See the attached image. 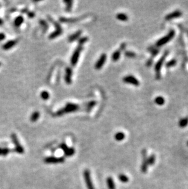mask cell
<instances>
[{"label": "cell", "mask_w": 188, "mask_h": 189, "mask_svg": "<svg viewBox=\"0 0 188 189\" xmlns=\"http://www.w3.org/2000/svg\"><path fill=\"white\" fill-rule=\"evenodd\" d=\"M79 109V106L78 105L75 104H71V103H67L65 106L62 109L57 111V116H62L65 113H69L70 112L75 111Z\"/></svg>", "instance_id": "6da1fadb"}, {"label": "cell", "mask_w": 188, "mask_h": 189, "mask_svg": "<svg viewBox=\"0 0 188 189\" xmlns=\"http://www.w3.org/2000/svg\"><path fill=\"white\" fill-rule=\"evenodd\" d=\"M175 34V32L174 30H170L169 31V33L167 34L166 36H164L163 37H162L158 40L157 42H156V45L158 47H161L162 45H164L167 42H169L170 40L172 39L174 37Z\"/></svg>", "instance_id": "7a4b0ae2"}, {"label": "cell", "mask_w": 188, "mask_h": 189, "mask_svg": "<svg viewBox=\"0 0 188 189\" xmlns=\"http://www.w3.org/2000/svg\"><path fill=\"white\" fill-rule=\"evenodd\" d=\"M169 53V51H165L164 53L163 56L161 57V58L158 60V61L156 62V64H155V67H154V70H155L156 72V79H159L160 77H161V75H160V71H161V67L163 66V64L164 62V60L166 56L168 55Z\"/></svg>", "instance_id": "3957f363"}, {"label": "cell", "mask_w": 188, "mask_h": 189, "mask_svg": "<svg viewBox=\"0 0 188 189\" xmlns=\"http://www.w3.org/2000/svg\"><path fill=\"white\" fill-rule=\"evenodd\" d=\"M83 49L82 48V45H78V47L76 48L75 50L73 52L72 56L71 58V64L73 66H76V64L78 62L79 57H80V53L81 52V51Z\"/></svg>", "instance_id": "277c9868"}, {"label": "cell", "mask_w": 188, "mask_h": 189, "mask_svg": "<svg viewBox=\"0 0 188 189\" xmlns=\"http://www.w3.org/2000/svg\"><path fill=\"white\" fill-rule=\"evenodd\" d=\"M65 161V157H56L53 156L47 157L44 159V162L48 164H56V163H62Z\"/></svg>", "instance_id": "5b68a950"}, {"label": "cell", "mask_w": 188, "mask_h": 189, "mask_svg": "<svg viewBox=\"0 0 188 189\" xmlns=\"http://www.w3.org/2000/svg\"><path fill=\"white\" fill-rule=\"evenodd\" d=\"M83 175L87 189H95L92 182L91 172H90V171L89 170H84V171L83 172Z\"/></svg>", "instance_id": "8992f818"}, {"label": "cell", "mask_w": 188, "mask_h": 189, "mask_svg": "<svg viewBox=\"0 0 188 189\" xmlns=\"http://www.w3.org/2000/svg\"><path fill=\"white\" fill-rule=\"evenodd\" d=\"M142 155L143 157V160L141 165V171L142 173H146L148 170V161H147V152L146 149L142 150Z\"/></svg>", "instance_id": "52a82bcc"}, {"label": "cell", "mask_w": 188, "mask_h": 189, "mask_svg": "<svg viewBox=\"0 0 188 189\" xmlns=\"http://www.w3.org/2000/svg\"><path fill=\"white\" fill-rule=\"evenodd\" d=\"M123 81L126 83L131 84L132 85L138 86H139L140 83L139 81L137 80V78H136L135 77L133 76V75H127V76H125L123 77Z\"/></svg>", "instance_id": "ba28073f"}, {"label": "cell", "mask_w": 188, "mask_h": 189, "mask_svg": "<svg viewBox=\"0 0 188 189\" xmlns=\"http://www.w3.org/2000/svg\"><path fill=\"white\" fill-rule=\"evenodd\" d=\"M60 148L63 150L66 157H71L75 153V150L73 148H69L65 143H62L60 145Z\"/></svg>", "instance_id": "9c48e42d"}, {"label": "cell", "mask_w": 188, "mask_h": 189, "mask_svg": "<svg viewBox=\"0 0 188 189\" xmlns=\"http://www.w3.org/2000/svg\"><path fill=\"white\" fill-rule=\"evenodd\" d=\"M106 58H107L106 55L105 54V53H103V54L100 56V57H99L98 60L97 62H96L95 65V69L97 70L101 69V67L104 66L105 62H106Z\"/></svg>", "instance_id": "30bf717a"}, {"label": "cell", "mask_w": 188, "mask_h": 189, "mask_svg": "<svg viewBox=\"0 0 188 189\" xmlns=\"http://www.w3.org/2000/svg\"><path fill=\"white\" fill-rule=\"evenodd\" d=\"M182 15V12L179 10H174V12L170 13V14H167L166 16L165 17V19L166 20H170L173 19V18L179 17Z\"/></svg>", "instance_id": "8fae6325"}, {"label": "cell", "mask_w": 188, "mask_h": 189, "mask_svg": "<svg viewBox=\"0 0 188 189\" xmlns=\"http://www.w3.org/2000/svg\"><path fill=\"white\" fill-rule=\"evenodd\" d=\"M17 43V40H9L7 42H5L3 45L2 46V48L4 50H9L12 47H14L15 45Z\"/></svg>", "instance_id": "7c38bea8"}, {"label": "cell", "mask_w": 188, "mask_h": 189, "mask_svg": "<svg viewBox=\"0 0 188 189\" xmlns=\"http://www.w3.org/2000/svg\"><path fill=\"white\" fill-rule=\"evenodd\" d=\"M65 81L68 84H70L71 83V75H72V70L71 68L67 67L65 70Z\"/></svg>", "instance_id": "4fadbf2b"}, {"label": "cell", "mask_w": 188, "mask_h": 189, "mask_svg": "<svg viewBox=\"0 0 188 189\" xmlns=\"http://www.w3.org/2000/svg\"><path fill=\"white\" fill-rule=\"evenodd\" d=\"M81 33H82L81 31H78L77 32L75 33V34L71 35V36L69 37V41L70 42H71L77 40L80 37Z\"/></svg>", "instance_id": "5bb4252c"}, {"label": "cell", "mask_w": 188, "mask_h": 189, "mask_svg": "<svg viewBox=\"0 0 188 189\" xmlns=\"http://www.w3.org/2000/svg\"><path fill=\"white\" fill-rule=\"evenodd\" d=\"M121 50L120 49H118L116 51H114L113 53H112L111 58H112V60L113 61H114V62L117 61L119 60L120 56V54H121Z\"/></svg>", "instance_id": "9a60e30c"}, {"label": "cell", "mask_w": 188, "mask_h": 189, "mask_svg": "<svg viewBox=\"0 0 188 189\" xmlns=\"http://www.w3.org/2000/svg\"><path fill=\"white\" fill-rule=\"evenodd\" d=\"M106 183L109 189H115V185L114 179L111 177H109L106 179Z\"/></svg>", "instance_id": "2e32d148"}, {"label": "cell", "mask_w": 188, "mask_h": 189, "mask_svg": "<svg viewBox=\"0 0 188 189\" xmlns=\"http://www.w3.org/2000/svg\"><path fill=\"white\" fill-rule=\"evenodd\" d=\"M116 18L120 21H126L128 20V17L125 13H119L116 15Z\"/></svg>", "instance_id": "e0dca14e"}, {"label": "cell", "mask_w": 188, "mask_h": 189, "mask_svg": "<svg viewBox=\"0 0 188 189\" xmlns=\"http://www.w3.org/2000/svg\"><path fill=\"white\" fill-rule=\"evenodd\" d=\"M180 127L181 128H185L188 125V116L185 117L181 119L178 123Z\"/></svg>", "instance_id": "ac0fdd59"}, {"label": "cell", "mask_w": 188, "mask_h": 189, "mask_svg": "<svg viewBox=\"0 0 188 189\" xmlns=\"http://www.w3.org/2000/svg\"><path fill=\"white\" fill-rule=\"evenodd\" d=\"M154 103L157 104L158 105H163L165 103V99L163 96L159 95V96H157L154 99Z\"/></svg>", "instance_id": "d6986e66"}, {"label": "cell", "mask_w": 188, "mask_h": 189, "mask_svg": "<svg viewBox=\"0 0 188 189\" xmlns=\"http://www.w3.org/2000/svg\"><path fill=\"white\" fill-rule=\"evenodd\" d=\"M24 21V18L22 16H18L14 20V25L16 27H20Z\"/></svg>", "instance_id": "ffe728a7"}, {"label": "cell", "mask_w": 188, "mask_h": 189, "mask_svg": "<svg viewBox=\"0 0 188 189\" xmlns=\"http://www.w3.org/2000/svg\"><path fill=\"white\" fill-rule=\"evenodd\" d=\"M125 133H123V132H117V133L115 135V140H117L118 141H120L123 140V139H125Z\"/></svg>", "instance_id": "44dd1931"}, {"label": "cell", "mask_w": 188, "mask_h": 189, "mask_svg": "<svg viewBox=\"0 0 188 189\" xmlns=\"http://www.w3.org/2000/svg\"><path fill=\"white\" fill-rule=\"evenodd\" d=\"M11 138H12V140L13 141V143H14V144H15V147H18L21 145L20 144L19 141H18V139L17 138V136H16L15 133H12V135H11Z\"/></svg>", "instance_id": "7402d4cb"}, {"label": "cell", "mask_w": 188, "mask_h": 189, "mask_svg": "<svg viewBox=\"0 0 188 189\" xmlns=\"http://www.w3.org/2000/svg\"><path fill=\"white\" fill-rule=\"evenodd\" d=\"M40 116V113L38 111H34V113L32 114L31 116V121L32 122H36V121H37V119L39 118Z\"/></svg>", "instance_id": "603a6c76"}, {"label": "cell", "mask_w": 188, "mask_h": 189, "mask_svg": "<svg viewBox=\"0 0 188 189\" xmlns=\"http://www.w3.org/2000/svg\"><path fill=\"white\" fill-rule=\"evenodd\" d=\"M119 179L120 181L121 182H123V183H126V182H128L129 181V178L128 176H126V175H125V174H119Z\"/></svg>", "instance_id": "cb8c5ba5"}, {"label": "cell", "mask_w": 188, "mask_h": 189, "mask_svg": "<svg viewBox=\"0 0 188 189\" xmlns=\"http://www.w3.org/2000/svg\"><path fill=\"white\" fill-rule=\"evenodd\" d=\"M62 32V31H57V30H56L55 31H54L53 33H51L50 35H49V38L51 39H53L56 38L58 36H60V35L61 34Z\"/></svg>", "instance_id": "d4e9b609"}, {"label": "cell", "mask_w": 188, "mask_h": 189, "mask_svg": "<svg viewBox=\"0 0 188 189\" xmlns=\"http://www.w3.org/2000/svg\"><path fill=\"white\" fill-rule=\"evenodd\" d=\"M155 159H156V157H155V155H154V154H152V155H151L150 157H149L148 159H147L148 164L150 165H153L154 163V162H155Z\"/></svg>", "instance_id": "484cf974"}, {"label": "cell", "mask_w": 188, "mask_h": 189, "mask_svg": "<svg viewBox=\"0 0 188 189\" xmlns=\"http://www.w3.org/2000/svg\"><path fill=\"white\" fill-rule=\"evenodd\" d=\"M79 20V18H60V21L61 22H75Z\"/></svg>", "instance_id": "4316f807"}, {"label": "cell", "mask_w": 188, "mask_h": 189, "mask_svg": "<svg viewBox=\"0 0 188 189\" xmlns=\"http://www.w3.org/2000/svg\"><path fill=\"white\" fill-rule=\"evenodd\" d=\"M176 64V60H175V59H172V60H170L169 61H168L166 64H165V66L168 68L172 67L173 66H175Z\"/></svg>", "instance_id": "83f0119b"}, {"label": "cell", "mask_w": 188, "mask_h": 189, "mask_svg": "<svg viewBox=\"0 0 188 189\" xmlns=\"http://www.w3.org/2000/svg\"><path fill=\"white\" fill-rule=\"evenodd\" d=\"M40 95H41V97L42 99H43V100H48V99H49V94L48 93V92L46 91H42L41 93V94H40Z\"/></svg>", "instance_id": "f1b7e54d"}, {"label": "cell", "mask_w": 188, "mask_h": 189, "mask_svg": "<svg viewBox=\"0 0 188 189\" xmlns=\"http://www.w3.org/2000/svg\"><path fill=\"white\" fill-rule=\"evenodd\" d=\"M14 151L16 152V153H18V154H22L24 153V152H25V150H24L23 147L21 146V145H20V146H18V147H15Z\"/></svg>", "instance_id": "f546056e"}, {"label": "cell", "mask_w": 188, "mask_h": 189, "mask_svg": "<svg viewBox=\"0 0 188 189\" xmlns=\"http://www.w3.org/2000/svg\"><path fill=\"white\" fill-rule=\"evenodd\" d=\"M64 3L67 4V7H66V10L68 12H70L71 10V7H72V3L73 1H65Z\"/></svg>", "instance_id": "4dcf8cb0"}, {"label": "cell", "mask_w": 188, "mask_h": 189, "mask_svg": "<svg viewBox=\"0 0 188 189\" xmlns=\"http://www.w3.org/2000/svg\"><path fill=\"white\" fill-rule=\"evenodd\" d=\"M125 55L129 58H134L136 56V53L131 51H126L125 52Z\"/></svg>", "instance_id": "1f68e13d"}, {"label": "cell", "mask_w": 188, "mask_h": 189, "mask_svg": "<svg viewBox=\"0 0 188 189\" xmlns=\"http://www.w3.org/2000/svg\"><path fill=\"white\" fill-rule=\"evenodd\" d=\"M10 152V149L7 148H2V152H1V155L3 156H5L8 154L9 152Z\"/></svg>", "instance_id": "d6a6232c"}, {"label": "cell", "mask_w": 188, "mask_h": 189, "mask_svg": "<svg viewBox=\"0 0 188 189\" xmlns=\"http://www.w3.org/2000/svg\"><path fill=\"white\" fill-rule=\"evenodd\" d=\"M88 40V38L87 37H81L80 38V39L78 40V43L79 45H82L84 43H86Z\"/></svg>", "instance_id": "836d02e7"}, {"label": "cell", "mask_w": 188, "mask_h": 189, "mask_svg": "<svg viewBox=\"0 0 188 189\" xmlns=\"http://www.w3.org/2000/svg\"><path fill=\"white\" fill-rule=\"evenodd\" d=\"M5 35L4 33H0V42L3 41L5 39Z\"/></svg>", "instance_id": "e575fe53"}, {"label": "cell", "mask_w": 188, "mask_h": 189, "mask_svg": "<svg viewBox=\"0 0 188 189\" xmlns=\"http://www.w3.org/2000/svg\"><path fill=\"white\" fill-rule=\"evenodd\" d=\"M40 24H41L42 26H45L46 28H47L48 25H47V23H46V22L45 21H43V20H40Z\"/></svg>", "instance_id": "d590c367"}, {"label": "cell", "mask_w": 188, "mask_h": 189, "mask_svg": "<svg viewBox=\"0 0 188 189\" xmlns=\"http://www.w3.org/2000/svg\"><path fill=\"white\" fill-rule=\"evenodd\" d=\"M35 14L33 13L32 12H27V16L29 18H33L34 17Z\"/></svg>", "instance_id": "8d00e7d4"}, {"label": "cell", "mask_w": 188, "mask_h": 189, "mask_svg": "<svg viewBox=\"0 0 188 189\" xmlns=\"http://www.w3.org/2000/svg\"><path fill=\"white\" fill-rule=\"evenodd\" d=\"M95 104H96V102H95V101H92V102H89V104H88V106H89V107H92V106L95 105Z\"/></svg>", "instance_id": "74e56055"}, {"label": "cell", "mask_w": 188, "mask_h": 189, "mask_svg": "<svg viewBox=\"0 0 188 189\" xmlns=\"http://www.w3.org/2000/svg\"><path fill=\"white\" fill-rule=\"evenodd\" d=\"M3 24V20L1 19V18H0V26L2 25Z\"/></svg>", "instance_id": "f35d334b"}, {"label": "cell", "mask_w": 188, "mask_h": 189, "mask_svg": "<svg viewBox=\"0 0 188 189\" xmlns=\"http://www.w3.org/2000/svg\"><path fill=\"white\" fill-rule=\"evenodd\" d=\"M1 152H2V148H0V155H1Z\"/></svg>", "instance_id": "ab89813d"}, {"label": "cell", "mask_w": 188, "mask_h": 189, "mask_svg": "<svg viewBox=\"0 0 188 189\" xmlns=\"http://www.w3.org/2000/svg\"><path fill=\"white\" fill-rule=\"evenodd\" d=\"M1 66V62H0V66Z\"/></svg>", "instance_id": "60d3db41"}, {"label": "cell", "mask_w": 188, "mask_h": 189, "mask_svg": "<svg viewBox=\"0 0 188 189\" xmlns=\"http://www.w3.org/2000/svg\"><path fill=\"white\" fill-rule=\"evenodd\" d=\"M187 146H188V141H187Z\"/></svg>", "instance_id": "b9f144b4"}]
</instances>
